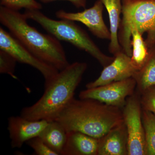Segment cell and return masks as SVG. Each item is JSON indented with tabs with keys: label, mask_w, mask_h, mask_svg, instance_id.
<instances>
[{
	"label": "cell",
	"mask_w": 155,
	"mask_h": 155,
	"mask_svg": "<svg viewBox=\"0 0 155 155\" xmlns=\"http://www.w3.org/2000/svg\"><path fill=\"white\" fill-rule=\"evenodd\" d=\"M121 108L97 101L73 99L55 119L67 132L100 139L124 122Z\"/></svg>",
	"instance_id": "obj_1"
},
{
	"label": "cell",
	"mask_w": 155,
	"mask_h": 155,
	"mask_svg": "<svg viewBox=\"0 0 155 155\" xmlns=\"http://www.w3.org/2000/svg\"><path fill=\"white\" fill-rule=\"evenodd\" d=\"M87 65L84 62L69 64L45 83L43 94L32 105L22 109L20 116L30 120L54 121L74 98Z\"/></svg>",
	"instance_id": "obj_2"
},
{
	"label": "cell",
	"mask_w": 155,
	"mask_h": 155,
	"mask_svg": "<svg viewBox=\"0 0 155 155\" xmlns=\"http://www.w3.org/2000/svg\"><path fill=\"white\" fill-rule=\"evenodd\" d=\"M25 14L1 6L0 22L35 57L59 71L69 64L60 41L31 26Z\"/></svg>",
	"instance_id": "obj_3"
},
{
	"label": "cell",
	"mask_w": 155,
	"mask_h": 155,
	"mask_svg": "<svg viewBox=\"0 0 155 155\" xmlns=\"http://www.w3.org/2000/svg\"><path fill=\"white\" fill-rule=\"evenodd\" d=\"M122 17L118 39L122 51L132 55L131 30L147 34L148 48L155 44V0H122Z\"/></svg>",
	"instance_id": "obj_4"
},
{
	"label": "cell",
	"mask_w": 155,
	"mask_h": 155,
	"mask_svg": "<svg viewBox=\"0 0 155 155\" xmlns=\"http://www.w3.org/2000/svg\"><path fill=\"white\" fill-rule=\"evenodd\" d=\"M27 19L37 22L49 34L59 41H67L88 53L104 67L114 61L115 57L104 54L86 31L75 22L66 19L55 20L46 16L39 10H26Z\"/></svg>",
	"instance_id": "obj_5"
},
{
	"label": "cell",
	"mask_w": 155,
	"mask_h": 155,
	"mask_svg": "<svg viewBox=\"0 0 155 155\" xmlns=\"http://www.w3.org/2000/svg\"><path fill=\"white\" fill-rule=\"evenodd\" d=\"M139 94L128 97L123 107V120L128 138V155H147L146 142Z\"/></svg>",
	"instance_id": "obj_6"
},
{
	"label": "cell",
	"mask_w": 155,
	"mask_h": 155,
	"mask_svg": "<svg viewBox=\"0 0 155 155\" xmlns=\"http://www.w3.org/2000/svg\"><path fill=\"white\" fill-rule=\"evenodd\" d=\"M136 82L133 78L115 81L80 92L79 98L96 100L106 104L124 107L128 97L134 94Z\"/></svg>",
	"instance_id": "obj_7"
},
{
	"label": "cell",
	"mask_w": 155,
	"mask_h": 155,
	"mask_svg": "<svg viewBox=\"0 0 155 155\" xmlns=\"http://www.w3.org/2000/svg\"><path fill=\"white\" fill-rule=\"evenodd\" d=\"M0 50L10 54L17 62L27 64L38 70L44 78L45 83L51 80L60 71L35 57L10 32L2 27H0Z\"/></svg>",
	"instance_id": "obj_8"
},
{
	"label": "cell",
	"mask_w": 155,
	"mask_h": 155,
	"mask_svg": "<svg viewBox=\"0 0 155 155\" xmlns=\"http://www.w3.org/2000/svg\"><path fill=\"white\" fill-rule=\"evenodd\" d=\"M104 8L102 2L97 0L92 7L81 12L74 13L60 10L56 12L55 15L58 19L81 22L97 38L110 41V31L103 18Z\"/></svg>",
	"instance_id": "obj_9"
},
{
	"label": "cell",
	"mask_w": 155,
	"mask_h": 155,
	"mask_svg": "<svg viewBox=\"0 0 155 155\" xmlns=\"http://www.w3.org/2000/svg\"><path fill=\"white\" fill-rule=\"evenodd\" d=\"M48 122L44 120H28L21 116L9 117L8 130L11 147L19 148L29 140L39 136Z\"/></svg>",
	"instance_id": "obj_10"
},
{
	"label": "cell",
	"mask_w": 155,
	"mask_h": 155,
	"mask_svg": "<svg viewBox=\"0 0 155 155\" xmlns=\"http://www.w3.org/2000/svg\"><path fill=\"white\" fill-rule=\"evenodd\" d=\"M114 57V61L104 67L99 77L86 84V88L97 87L133 78L137 71L131 64L130 57L123 51Z\"/></svg>",
	"instance_id": "obj_11"
},
{
	"label": "cell",
	"mask_w": 155,
	"mask_h": 155,
	"mask_svg": "<svg viewBox=\"0 0 155 155\" xmlns=\"http://www.w3.org/2000/svg\"><path fill=\"white\" fill-rule=\"evenodd\" d=\"M97 155H128V138L124 122L99 139Z\"/></svg>",
	"instance_id": "obj_12"
},
{
	"label": "cell",
	"mask_w": 155,
	"mask_h": 155,
	"mask_svg": "<svg viewBox=\"0 0 155 155\" xmlns=\"http://www.w3.org/2000/svg\"><path fill=\"white\" fill-rule=\"evenodd\" d=\"M99 139L79 132H67L61 155H97Z\"/></svg>",
	"instance_id": "obj_13"
},
{
	"label": "cell",
	"mask_w": 155,
	"mask_h": 155,
	"mask_svg": "<svg viewBox=\"0 0 155 155\" xmlns=\"http://www.w3.org/2000/svg\"><path fill=\"white\" fill-rule=\"evenodd\" d=\"M107 11L110 20L111 39L109 51L114 56L122 51L118 39V31L122 14V0H100Z\"/></svg>",
	"instance_id": "obj_14"
},
{
	"label": "cell",
	"mask_w": 155,
	"mask_h": 155,
	"mask_svg": "<svg viewBox=\"0 0 155 155\" xmlns=\"http://www.w3.org/2000/svg\"><path fill=\"white\" fill-rule=\"evenodd\" d=\"M67 132L62 125L55 120L48 122L38 137L51 149L61 155L66 143Z\"/></svg>",
	"instance_id": "obj_15"
},
{
	"label": "cell",
	"mask_w": 155,
	"mask_h": 155,
	"mask_svg": "<svg viewBox=\"0 0 155 155\" xmlns=\"http://www.w3.org/2000/svg\"><path fill=\"white\" fill-rule=\"evenodd\" d=\"M149 58L143 67L133 76L137 92L140 95L148 89L155 86V44L150 47Z\"/></svg>",
	"instance_id": "obj_16"
},
{
	"label": "cell",
	"mask_w": 155,
	"mask_h": 155,
	"mask_svg": "<svg viewBox=\"0 0 155 155\" xmlns=\"http://www.w3.org/2000/svg\"><path fill=\"white\" fill-rule=\"evenodd\" d=\"M131 33L132 55L130 60L133 67L138 71L143 67L149 58L150 48L143 38V35L137 29H132Z\"/></svg>",
	"instance_id": "obj_17"
},
{
	"label": "cell",
	"mask_w": 155,
	"mask_h": 155,
	"mask_svg": "<svg viewBox=\"0 0 155 155\" xmlns=\"http://www.w3.org/2000/svg\"><path fill=\"white\" fill-rule=\"evenodd\" d=\"M142 119L145 133L147 155H155V115L142 110Z\"/></svg>",
	"instance_id": "obj_18"
},
{
	"label": "cell",
	"mask_w": 155,
	"mask_h": 155,
	"mask_svg": "<svg viewBox=\"0 0 155 155\" xmlns=\"http://www.w3.org/2000/svg\"><path fill=\"white\" fill-rule=\"evenodd\" d=\"M1 6L15 11L23 8L40 10L42 8L41 4L36 0H1Z\"/></svg>",
	"instance_id": "obj_19"
},
{
	"label": "cell",
	"mask_w": 155,
	"mask_h": 155,
	"mask_svg": "<svg viewBox=\"0 0 155 155\" xmlns=\"http://www.w3.org/2000/svg\"><path fill=\"white\" fill-rule=\"evenodd\" d=\"M16 59L8 53L0 50V73L10 75L11 77L17 79L14 74L16 68Z\"/></svg>",
	"instance_id": "obj_20"
},
{
	"label": "cell",
	"mask_w": 155,
	"mask_h": 155,
	"mask_svg": "<svg viewBox=\"0 0 155 155\" xmlns=\"http://www.w3.org/2000/svg\"><path fill=\"white\" fill-rule=\"evenodd\" d=\"M140 101L143 110L150 111L155 115V86L141 94Z\"/></svg>",
	"instance_id": "obj_21"
},
{
	"label": "cell",
	"mask_w": 155,
	"mask_h": 155,
	"mask_svg": "<svg viewBox=\"0 0 155 155\" xmlns=\"http://www.w3.org/2000/svg\"><path fill=\"white\" fill-rule=\"evenodd\" d=\"M27 144L34 151L37 155H58L47 145L39 137H36L29 140Z\"/></svg>",
	"instance_id": "obj_22"
},
{
	"label": "cell",
	"mask_w": 155,
	"mask_h": 155,
	"mask_svg": "<svg viewBox=\"0 0 155 155\" xmlns=\"http://www.w3.org/2000/svg\"><path fill=\"white\" fill-rule=\"evenodd\" d=\"M41 2L44 3L51 2L57 1H68L73 5L77 8H86L87 1V0H40Z\"/></svg>",
	"instance_id": "obj_23"
}]
</instances>
